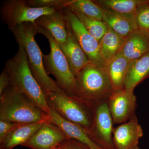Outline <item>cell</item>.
Listing matches in <instances>:
<instances>
[{"instance_id":"ac0fdd59","label":"cell","mask_w":149,"mask_h":149,"mask_svg":"<svg viewBox=\"0 0 149 149\" xmlns=\"http://www.w3.org/2000/svg\"><path fill=\"white\" fill-rule=\"evenodd\" d=\"M148 77L149 53L130 61L124 80V88L134 91L137 85Z\"/></svg>"},{"instance_id":"ba28073f","label":"cell","mask_w":149,"mask_h":149,"mask_svg":"<svg viewBox=\"0 0 149 149\" xmlns=\"http://www.w3.org/2000/svg\"><path fill=\"white\" fill-rule=\"evenodd\" d=\"M94 120L89 136L103 149H116L113 141L112 117L107 101L95 102Z\"/></svg>"},{"instance_id":"7402d4cb","label":"cell","mask_w":149,"mask_h":149,"mask_svg":"<svg viewBox=\"0 0 149 149\" xmlns=\"http://www.w3.org/2000/svg\"><path fill=\"white\" fill-rule=\"evenodd\" d=\"M124 39L108 27L100 42V53L105 65L119 52Z\"/></svg>"},{"instance_id":"7c38bea8","label":"cell","mask_w":149,"mask_h":149,"mask_svg":"<svg viewBox=\"0 0 149 149\" xmlns=\"http://www.w3.org/2000/svg\"><path fill=\"white\" fill-rule=\"evenodd\" d=\"M143 132L136 115L130 120L120 124L113 130L116 149H129L139 145Z\"/></svg>"},{"instance_id":"4fadbf2b","label":"cell","mask_w":149,"mask_h":149,"mask_svg":"<svg viewBox=\"0 0 149 149\" xmlns=\"http://www.w3.org/2000/svg\"><path fill=\"white\" fill-rule=\"evenodd\" d=\"M49 107V122L58 127L68 139L85 144L90 149H103L91 139L88 131L80 125L65 119Z\"/></svg>"},{"instance_id":"4316f807","label":"cell","mask_w":149,"mask_h":149,"mask_svg":"<svg viewBox=\"0 0 149 149\" xmlns=\"http://www.w3.org/2000/svg\"><path fill=\"white\" fill-rule=\"evenodd\" d=\"M23 123L0 120V144L3 143L9 134L19 125Z\"/></svg>"},{"instance_id":"5b68a950","label":"cell","mask_w":149,"mask_h":149,"mask_svg":"<svg viewBox=\"0 0 149 149\" xmlns=\"http://www.w3.org/2000/svg\"><path fill=\"white\" fill-rule=\"evenodd\" d=\"M77 96L93 102L107 101L114 90L104 67L90 63L76 77Z\"/></svg>"},{"instance_id":"7a4b0ae2","label":"cell","mask_w":149,"mask_h":149,"mask_svg":"<svg viewBox=\"0 0 149 149\" xmlns=\"http://www.w3.org/2000/svg\"><path fill=\"white\" fill-rule=\"evenodd\" d=\"M10 30L17 44L25 49L29 68L46 95L51 92L67 95L56 81L50 77L46 71L43 63L42 53L35 40V35L38 33L36 24L26 22L17 25Z\"/></svg>"},{"instance_id":"83f0119b","label":"cell","mask_w":149,"mask_h":149,"mask_svg":"<svg viewBox=\"0 0 149 149\" xmlns=\"http://www.w3.org/2000/svg\"><path fill=\"white\" fill-rule=\"evenodd\" d=\"M58 149H90L85 144L73 139H68Z\"/></svg>"},{"instance_id":"277c9868","label":"cell","mask_w":149,"mask_h":149,"mask_svg":"<svg viewBox=\"0 0 149 149\" xmlns=\"http://www.w3.org/2000/svg\"><path fill=\"white\" fill-rule=\"evenodd\" d=\"M49 106L65 120L80 125L88 133L94 120L95 102L79 97L49 93L47 94Z\"/></svg>"},{"instance_id":"3957f363","label":"cell","mask_w":149,"mask_h":149,"mask_svg":"<svg viewBox=\"0 0 149 149\" xmlns=\"http://www.w3.org/2000/svg\"><path fill=\"white\" fill-rule=\"evenodd\" d=\"M0 120L20 123L49 121V115L28 97L9 86L0 95Z\"/></svg>"},{"instance_id":"44dd1931","label":"cell","mask_w":149,"mask_h":149,"mask_svg":"<svg viewBox=\"0 0 149 149\" xmlns=\"http://www.w3.org/2000/svg\"><path fill=\"white\" fill-rule=\"evenodd\" d=\"M102 8L124 15H135L141 6L149 0H93Z\"/></svg>"},{"instance_id":"d4e9b609","label":"cell","mask_w":149,"mask_h":149,"mask_svg":"<svg viewBox=\"0 0 149 149\" xmlns=\"http://www.w3.org/2000/svg\"><path fill=\"white\" fill-rule=\"evenodd\" d=\"M135 18L138 29L149 32V2L140 7Z\"/></svg>"},{"instance_id":"cb8c5ba5","label":"cell","mask_w":149,"mask_h":149,"mask_svg":"<svg viewBox=\"0 0 149 149\" xmlns=\"http://www.w3.org/2000/svg\"><path fill=\"white\" fill-rule=\"evenodd\" d=\"M72 11L88 32L100 42L108 29V26L105 22L90 18L83 14Z\"/></svg>"},{"instance_id":"5bb4252c","label":"cell","mask_w":149,"mask_h":149,"mask_svg":"<svg viewBox=\"0 0 149 149\" xmlns=\"http://www.w3.org/2000/svg\"><path fill=\"white\" fill-rule=\"evenodd\" d=\"M66 24L68 32L66 40L59 45L71 71L76 77L80 70L91 62L69 25L66 22Z\"/></svg>"},{"instance_id":"4dcf8cb0","label":"cell","mask_w":149,"mask_h":149,"mask_svg":"<svg viewBox=\"0 0 149 149\" xmlns=\"http://www.w3.org/2000/svg\"><path fill=\"white\" fill-rule=\"evenodd\" d=\"M0 149H3L2 148H0Z\"/></svg>"},{"instance_id":"8992f818","label":"cell","mask_w":149,"mask_h":149,"mask_svg":"<svg viewBox=\"0 0 149 149\" xmlns=\"http://www.w3.org/2000/svg\"><path fill=\"white\" fill-rule=\"evenodd\" d=\"M37 27L38 33L46 37L50 47L49 54L43 55V63L46 71L54 76L57 83L67 95L71 97H78L76 77L71 71L59 45L46 29Z\"/></svg>"},{"instance_id":"2e32d148","label":"cell","mask_w":149,"mask_h":149,"mask_svg":"<svg viewBox=\"0 0 149 149\" xmlns=\"http://www.w3.org/2000/svg\"><path fill=\"white\" fill-rule=\"evenodd\" d=\"M63 10L41 16L35 22L37 26L44 28L49 32L59 45L65 42L68 36Z\"/></svg>"},{"instance_id":"e0dca14e","label":"cell","mask_w":149,"mask_h":149,"mask_svg":"<svg viewBox=\"0 0 149 149\" xmlns=\"http://www.w3.org/2000/svg\"><path fill=\"white\" fill-rule=\"evenodd\" d=\"M103 21L114 32L125 38L138 29L135 15H124L102 8Z\"/></svg>"},{"instance_id":"ffe728a7","label":"cell","mask_w":149,"mask_h":149,"mask_svg":"<svg viewBox=\"0 0 149 149\" xmlns=\"http://www.w3.org/2000/svg\"><path fill=\"white\" fill-rule=\"evenodd\" d=\"M130 61L118 53L105 65L114 91L124 88V82Z\"/></svg>"},{"instance_id":"f1b7e54d","label":"cell","mask_w":149,"mask_h":149,"mask_svg":"<svg viewBox=\"0 0 149 149\" xmlns=\"http://www.w3.org/2000/svg\"><path fill=\"white\" fill-rule=\"evenodd\" d=\"M10 84L9 74L4 68L0 75V95L7 89Z\"/></svg>"},{"instance_id":"d6986e66","label":"cell","mask_w":149,"mask_h":149,"mask_svg":"<svg viewBox=\"0 0 149 149\" xmlns=\"http://www.w3.org/2000/svg\"><path fill=\"white\" fill-rule=\"evenodd\" d=\"M45 122L23 123L19 125L7 136L0 148L12 149L19 145L22 146L32 138Z\"/></svg>"},{"instance_id":"9a60e30c","label":"cell","mask_w":149,"mask_h":149,"mask_svg":"<svg viewBox=\"0 0 149 149\" xmlns=\"http://www.w3.org/2000/svg\"><path fill=\"white\" fill-rule=\"evenodd\" d=\"M149 53V32L137 29L125 38L120 53L130 61Z\"/></svg>"},{"instance_id":"603a6c76","label":"cell","mask_w":149,"mask_h":149,"mask_svg":"<svg viewBox=\"0 0 149 149\" xmlns=\"http://www.w3.org/2000/svg\"><path fill=\"white\" fill-rule=\"evenodd\" d=\"M65 8L83 14L90 18L103 21L102 8L93 0H67Z\"/></svg>"},{"instance_id":"30bf717a","label":"cell","mask_w":149,"mask_h":149,"mask_svg":"<svg viewBox=\"0 0 149 149\" xmlns=\"http://www.w3.org/2000/svg\"><path fill=\"white\" fill-rule=\"evenodd\" d=\"M108 104L114 124L127 122L136 115L137 97L134 91L123 88L113 91Z\"/></svg>"},{"instance_id":"f546056e","label":"cell","mask_w":149,"mask_h":149,"mask_svg":"<svg viewBox=\"0 0 149 149\" xmlns=\"http://www.w3.org/2000/svg\"><path fill=\"white\" fill-rule=\"evenodd\" d=\"M129 149H140V148H139V145H137V146L133 147Z\"/></svg>"},{"instance_id":"484cf974","label":"cell","mask_w":149,"mask_h":149,"mask_svg":"<svg viewBox=\"0 0 149 149\" xmlns=\"http://www.w3.org/2000/svg\"><path fill=\"white\" fill-rule=\"evenodd\" d=\"M26 4L33 8H53L62 10L65 8L67 0H25Z\"/></svg>"},{"instance_id":"8fae6325","label":"cell","mask_w":149,"mask_h":149,"mask_svg":"<svg viewBox=\"0 0 149 149\" xmlns=\"http://www.w3.org/2000/svg\"><path fill=\"white\" fill-rule=\"evenodd\" d=\"M68 139L58 127L47 121L22 146L31 149H58Z\"/></svg>"},{"instance_id":"52a82bcc","label":"cell","mask_w":149,"mask_h":149,"mask_svg":"<svg viewBox=\"0 0 149 149\" xmlns=\"http://www.w3.org/2000/svg\"><path fill=\"white\" fill-rule=\"evenodd\" d=\"M58 10L53 8L31 7L25 0H8L1 6V16L2 21L11 30L26 22L35 24L40 17L53 13Z\"/></svg>"},{"instance_id":"9c48e42d","label":"cell","mask_w":149,"mask_h":149,"mask_svg":"<svg viewBox=\"0 0 149 149\" xmlns=\"http://www.w3.org/2000/svg\"><path fill=\"white\" fill-rule=\"evenodd\" d=\"M65 22L69 25L91 63L105 67L100 53V42L88 32L72 10H63Z\"/></svg>"},{"instance_id":"6da1fadb","label":"cell","mask_w":149,"mask_h":149,"mask_svg":"<svg viewBox=\"0 0 149 149\" xmlns=\"http://www.w3.org/2000/svg\"><path fill=\"white\" fill-rule=\"evenodd\" d=\"M18 45L17 53L7 61L5 67L10 77L9 86L27 96L37 108L49 115L47 95L31 72L25 49Z\"/></svg>"}]
</instances>
